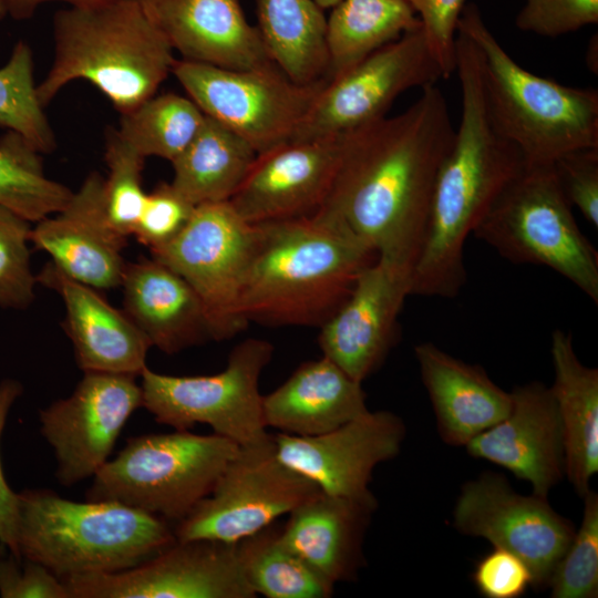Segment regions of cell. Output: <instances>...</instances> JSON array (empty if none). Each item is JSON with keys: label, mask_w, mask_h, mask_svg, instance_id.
Returning <instances> with one entry per match:
<instances>
[{"label": "cell", "mask_w": 598, "mask_h": 598, "mask_svg": "<svg viewBox=\"0 0 598 598\" xmlns=\"http://www.w3.org/2000/svg\"><path fill=\"white\" fill-rule=\"evenodd\" d=\"M257 17L270 59L291 81L328 80L327 19L315 0H257Z\"/></svg>", "instance_id": "cell-30"}, {"label": "cell", "mask_w": 598, "mask_h": 598, "mask_svg": "<svg viewBox=\"0 0 598 598\" xmlns=\"http://www.w3.org/2000/svg\"><path fill=\"white\" fill-rule=\"evenodd\" d=\"M421 25L406 0H341L327 19L328 80Z\"/></svg>", "instance_id": "cell-31"}, {"label": "cell", "mask_w": 598, "mask_h": 598, "mask_svg": "<svg viewBox=\"0 0 598 598\" xmlns=\"http://www.w3.org/2000/svg\"><path fill=\"white\" fill-rule=\"evenodd\" d=\"M598 23V0H525L515 18L516 27L555 38Z\"/></svg>", "instance_id": "cell-40"}, {"label": "cell", "mask_w": 598, "mask_h": 598, "mask_svg": "<svg viewBox=\"0 0 598 598\" xmlns=\"http://www.w3.org/2000/svg\"><path fill=\"white\" fill-rule=\"evenodd\" d=\"M120 287L124 312L152 347L175 354L212 340L198 295L165 264L153 257L127 262Z\"/></svg>", "instance_id": "cell-25"}, {"label": "cell", "mask_w": 598, "mask_h": 598, "mask_svg": "<svg viewBox=\"0 0 598 598\" xmlns=\"http://www.w3.org/2000/svg\"><path fill=\"white\" fill-rule=\"evenodd\" d=\"M341 0H315V2L322 9L333 8Z\"/></svg>", "instance_id": "cell-47"}, {"label": "cell", "mask_w": 598, "mask_h": 598, "mask_svg": "<svg viewBox=\"0 0 598 598\" xmlns=\"http://www.w3.org/2000/svg\"><path fill=\"white\" fill-rule=\"evenodd\" d=\"M412 267L380 257L359 275L341 307L320 327L322 355L363 382L395 343L398 317L411 295Z\"/></svg>", "instance_id": "cell-17"}, {"label": "cell", "mask_w": 598, "mask_h": 598, "mask_svg": "<svg viewBox=\"0 0 598 598\" xmlns=\"http://www.w3.org/2000/svg\"><path fill=\"white\" fill-rule=\"evenodd\" d=\"M443 79L422 25L329 81L290 142L350 134L383 117L403 92Z\"/></svg>", "instance_id": "cell-13"}, {"label": "cell", "mask_w": 598, "mask_h": 598, "mask_svg": "<svg viewBox=\"0 0 598 598\" xmlns=\"http://www.w3.org/2000/svg\"><path fill=\"white\" fill-rule=\"evenodd\" d=\"M514 264L547 267L598 302V252L579 229L551 163H526L472 234Z\"/></svg>", "instance_id": "cell-7"}, {"label": "cell", "mask_w": 598, "mask_h": 598, "mask_svg": "<svg viewBox=\"0 0 598 598\" xmlns=\"http://www.w3.org/2000/svg\"><path fill=\"white\" fill-rule=\"evenodd\" d=\"M30 221L0 206V306L25 309L34 300L30 264Z\"/></svg>", "instance_id": "cell-38"}, {"label": "cell", "mask_w": 598, "mask_h": 598, "mask_svg": "<svg viewBox=\"0 0 598 598\" xmlns=\"http://www.w3.org/2000/svg\"><path fill=\"white\" fill-rule=\"evenodd\" d=\"M462 111L453 143L442 162L411 295L454 298L466 281L464 246L525 159L493 123L484 99L480 55L473 41L456 35V70Z\"/></svg>", "instance_id": "cell-2"}, {"label": "cell", "mask_w": 598, "mask_h": 598, "mask_svg": "<svg viewBox=\"0 0 598 598\" xmlns=\"http://www.w3.org/2000/svg\"><path fill=\"white\" fill-rule=\"evenodd\" d=\"M172 73L205 115L236 132L257 154L290 142L329 82L298 84L276 64L233 70L183 59L175 60Z\"/></svg>", "instance_id": "cell-10"}, {"label": "cell", "mask_w": 598, "mask_h": 598, "mask_svg": "<svg viewBox=\"0 0 598 598\" xmlns=\"http://www.w3.org/2000/svg\"><path fill=\"white\" fill-rule=\"evenodd\" d=\"M258 154L233 130L205 115L189 145L172 162L171 184L192 204L228 202Z\"/></svg>", "instance_id": "cell-29"}, {"label": "cell", "mask_w": 598, "mask_h": 598, "mask_svg": "<svg viewBox=\"0 0 598 598\" xmlns=\"http://www.w3.org/2000/svg\"><path fill=\"white\" fill-rule=\"evenodd\" d=\"M344 140L288 142L258 154L229 203L251 225L315 214L329 195Z\"/></svg>", "instance_id": "cell-19"}, {"label": "cell", "mask_w": 598, "mask_h": 598, "mask_svg": "<svg viewBox=\"0 0 598 598\" xmlns=\"http://www.w3.org/2000/svg\"><path fill=\"white\" fill-rule=\"evenodd\" d=\"M454 133L443 92L436 84L423 87L401 114L346 135L320 209L342 219L378 256L413 270Z\"/></svg>", "instance_id": "cell-1"}, {"label": "cell", "mask_w": 598, "mask_h": 598, "mask_svg": "<svg viewBox=\"0 0 598 598\" xmlns=\"http://www.w3.org/2000/svg\"><path fill=\"white\" fill-rule=\"evenodd\" d=\"M144 161L145 157L125 142L117 130L107 131L104 209L111 228L125 239L133 235L147 194L142 186Z\"/></svg>", "instance_id": "cell-36"}, {"label": "cell", "mask_w": 598, "mask_h": 598, "mask_svg": "<svg viewBox=\"0 0 598 598\" xmlns=\"http://www.w3.org/2000/svg\"><path fill=\"white\" fill-rule=\"evenodd\" d=\"M322 492L277 455L274 435L239 446L212 492L173 529L176 540L228 544L257 533Z\"/></svg>", "instance_id": "cell-11"}, {"label": "cell", "mask_w": 598, "mask_h": 598, "mask_svg": "<svg viewBox=\"0 0 598 598\" xmlns=\"http://www.w3.org/2000/svg\"><path fill=\"white\" fill-rule=\"evenodd\" d=\"M6 12L17 20L30 18L35 9L48 1H63L70 7H93L112 0H0Z\"/></svg>", "instance_id": "cell-46"}, {"label": "cell", "mask_w": 598, "mask_h": 598, "mask_svg": "<svg viewBox=\"0 0 598 598\" xmlns=\"http://www.w3.org/2000/svg\"><path fill=\"white\" fill-rule=\"evenodd\" d=\"M255 225L228 202L196 205L184 229L151 257L182 276L206 311L212 340H227L248 322L239 312V296L252 255Z\"/></svg>", "instance_id": "cell-12"}, {"label": "cell", "mask_w": 598, "mask_h": 598, "mask_svg": "<svg viewBox=\"0 0 598 598\" xmlns=\"http://www.w3.org/2000/svg\"><path fill=\"white\" fill-rule=\"evenodd\" d=\"M14 556L0 558V596L3 598H70L63 581L39 563Z\"/></svg>", "instance_id": "cell-44"}, {"label": "cell", "mask_w": 598, "mask_h": 598, "mask_svg": "<svg viewBox=\"0 0 598 598\" xmlns=\"http://www.w3.org/2000/svg\"><path fill=\"white\" fill-rule=\"evenodd\" d=\"M472 579L486 598H517L533 587L527 565L515 554L498 547L477 561Z\"/></svg>", "instance_id": "cell-43"}, {"label": "cell", "mask_w": 598, "mask_h": 598, "mask_svg": "<svg viewBox=\"0 0 598 598\" xmlns=\"http://www.w3.org/2000/svg\"><path fill=\"white\" fill-rule=\"evenodd\" d=\"M557 182L571 207L598 228V147L580 148L551 162Z\"/></svg>", "instance_id": "cell-41"}, {"label": "cell", "mask_w": 598, "mask_h": 598, "mask_svg": "<svg viewBox=\"0 0 598 598\" xmlns=\"http://www.w3.org/2000/svg\"><path fill=\"white\" fill-rule=\"evenodd\" d=\"M40 155L13 132L0 140V206L30 223L60 212L73 195L44 175Z\"/></svg>", "instance_id": "cell-34"}, {"label": "cell", "mask_w": 598, "mask_h": 598, "mask_svg": "<svg viewBox=\"0 0 598 598\" xmlns=\"http://www.w3.org/2000/svg\"><path fill=\"white\" fill-rule=\"evenodd\" d=\"M244 576L267 598H328L334 585L318 574L282 538L275 523L236 543Z\"/></svg>", "instance_id": "cell-32"}, {"label": "cell", "mask_w": 598, "mask_h": 598, "mask_svg": "<svg viewBox=\"0 0 598 598\" xmlns=\"http://www.w3.org/2000/svg\"><path fill=\"white\" fill-rule=\"evenodd\" d=\"M130 374L84 372L74 391L40 411L41 433L56 461L55 477L72 486L93 477L109 461L142 388Z\"/></svg>", "instance_id": "cell-16"}, {"label": "cell", "mask_w": 598, "mask_h": 598, "mask_svg": "<svg viewBox=\"0 0 598 598\" xmlns=\"http://www.w3.org/2000/svg\"><path fill=\"white\" fill-rule=\"evenodd\" d=\"M272 355L269 341L249 338L230 351L227 365L215 374L177 377L146 367L140 375L142 406L175 430L202 423L239 446L260 443L270 434L262 416L259 379Z\"/></svg>", "instance_id": "cell-9"}, {"label": "cell", "mask_w": 598, "mask_h": 598, "mask_svg": "<svg viewBox=\"0 0 598 598\" xmlns=\"http://www.w3.org/2000/svg\"><path fill=\"white\" fill-rule=\"evenodd\" d=\"M195 207L171 183H159L146 194L132 236L150 251L158 249L184 229Z\"/></svg>", "instance_id": "cell-39"}, {"label": "cell", "mask_w": 598, "mask_h": 598, "mask_svg": "<svg viewBox=\"0 0 598 598\" xmlns=\"http://www.w3.org/2000/svg\"><path fill=\"white\" fill-rule=\"evenodd\" d=\"M505 419L473 437L467 453L497 464L527 481L535 495L547 498L565 473L564 437L550 389L533 381L511 392Z\"/></svg>", "instance_id": "cell-20"}, {"label": "cell", "mask_w": 598, "mask_h": 598, "mask_svg": "<svg viewBox=\"0 0 598 598\" xmlns=\"http://www.w3.org/2000/svg\"><path fill=\"white\" fill-rule=\"evenodd\" d=\"M255 228L238 306L248 323L320 328L378 258L342 219L324 209Z\"/></svg>", "instance_id": "cell-3"}, {"label": "cell", "mask_w": 598, "mask_h": 598, "mask_svg": "<svg viewBox=\"0 0 598 598\" xmlns=\"http://www.w3.org/2000/svg\"><path fill=\"white\" fill-rule=\"evenodd\" d=\"M70 598H255L236 544L175 540L125 570L62 580Z\"/></svg>", "instance_id": "cell-15"}, {"label": "cell", "mask_w": 598, "mask_h": 598, "mask_svg": "<svg viewBox=\"0 0 598 598\" xmlns=\"http://www.w3.org/2000/svg\"><path fill=\"white\" fill-rule=\"evenodd\" d=\"M175 540L165 519L118 502H73L48 489L18 494L20 557L61 580L130 569Z\"/></svg>", "instance_id": "cell-5"}, {"label": "cell", "mask_w": 598, "mask_h": 598, "mask_svg": "<svg viewBox=\"0 0 598 598\" xmlns=\"http://www.w3.org/2000/svg\"><path fill=\"white\" fill-rule=\"evenodd\" d=\"M554 383L549 388L559 414L565 453V473L580 496L598 472V370L584 365L576 355L569 332L551 333Z\"/></svg>", "instance_id": "cell-28"}, {"label": "cell", "mask_w": 598, "mask_h": 598, "mask_svg": "<svg viewBox=\"0 0 598 598\" xmlns=\"http://www.w3.org/2000/svg\"><path fill=\"white\" fill-rule=\"evenodd\" d=\"M405 425L390 411H368L315 436L274 435L278 457L326 494L364 497L374 467L400 453Z\"/></svg>", "instance_id": "cell-18"}, {"label": "cell", "mask_w": 598, "mask_h": 598, "mask_svg": "<svg viewBox=\"0 0 598 598\" xmlns=\"http://www.w3.org/2000/svg\"><path fill=\"white\" fill-rule=\"evenodd\" d=\"M120 136L145 158L157 156L171 163L189 145L205 114L189 97L175 93L153 95L120 114Z\"/></svg>", "instance_id": "cell-33"}, {"label": "cell", "mask_w": 598, "mask_h": 598, "mask_svg": "<svg viewBox=\"0 0 598 598\" xmlns=\"http://www.w3.org/2000/svg\"><path fill=\"white\" fill-rule=\"evenodd\" d=\"M158 32L183 60L233 70L275 64L239 0H140Z\"/></svg>", "instance_id": "cell-22"}, {"label": "cell", "mask_w": 598, "mask_h": 598, "mask_svg": "<svg viewBox=\"0 0 598 598\" xmlns=\"http://www.w3.org/2000/svg\"><path fill=\"white\" fill-rule=\"evenodd\" d=\"M453 525L462 534L483 537L518 556L529 568L536 589L548 587L576 532L545 497L520 495L502 474L492 472L463 485Z\"/></svg>", "instance_id": "cell-14"}, {"label": "cell", "mask_w": 598, "mask_h": 598, "mask_svg": "<svg viewBox=\"0 0 598 598\" xmlns=\"http://www.w3.org/2000/svg\"><path fill=\"white\" fill-rule=\"evenodd\" d=\"M239 445L188 430L134 436L93 476L86 501H113L181 520L215 486Z\"/></svg>", "instance_id": "cell-8"}, {"label": "cell", "mask_w": 598, "mask_h": 598, "mask_svg": "<svg viewBox=\"0 0 598 598\" xmlns=\"http://www.w3.org/2000/svg\"><path fill=\"white\" fill-rule=\"evenodd\" d=\"M53 63L37 85L43 107L63 86L82 79L126 113L155 95L176 60L140 0L61 9L53 18Z\"/></svg>", "instance_id": "cell-4"}, {"label": "cell", "mask_w": 598, "mask_h": 598, "mask_svg": "<svg viewBox=\"0 0 598 598\" xmlns=\"http://www.w3.org/2000/svg\"><path fill=\"white\" fill-rule=\"evenodd\" d=\"M35 277L61 297L63 328L83 372L141 375L152 346L124 310L109 303L100 290L64 275L52 261Z\"/></svg>", "instance_id": "cell-23"}, {"label": "cell", "mask_w": 598, "mask_h": 598, "mask_svg": "<svg viewBox=\"0 0 598 598\" xmlns=\"http://www.w3.org/2000/svg\"><path fill=\"white\" fill-rule=\"evenodd\" d=\"M421 20L427 47L443 79L456 70V34L466 0H406Z\"/></svg>", "instance_id": "cell-42"}, {"label": "cell", "mask_w": 598, "mask_h": 598, "mask_svg": "<svg viewBox=\"0 0 598 598\" xmlns=\"http://www.w3.org/2000/svg\"><path fill=\"white\" fill-rule=\"evenodd\" d=\"M377 507L373 494L344 497L320 492L288 514L281 536L332 585L352 581L364 563V535Z\"/></svg>", "instance_id": "cell-24"}, {"label": "cell", "mask_w": 598, "mask_h": 598, "mask_svg": "<svg viewBox=\"0 0 598 598\" xmlns=\"http://www.w3.org/2000/svg\"><path fill=\"white\" fill-rule=\"evenodd\" d=\"M362 383L326 357L301 363L262 396L266 426L297 436L330 432L369 410Z\"/></svg>", "instance_id": "cell-27"}, {"label": "cell", "mask_w": 598, "mask_h": 598, "mask_svg": "<svg viewBox=\"0 0 598 598\" xmlns=\"http://www.w3.org/2000/svg\"><path fill=\"white\" fill-rule=\"evenodd\" d=\"M457 31L480 55L489 116L526 163H551L568 152L598 147V92L534 74L505 51L474 3L464 7Z\"/></svg>", "instance_id": "cell-6"}, {"label": "cell", "mask_w": 598, "mask_h": 598, "mask_svg": "<svg viewBox=\"0 0 598 598\" xmlns=\"http://www.w3.org/2000/svg\"><path fill=\"white\" fill-rule=\"evenodd\" d=\"M4 17H6V12H4L3 7H2V4H1V1H0V20H1L2 18H4Z\"/></svg>", "instance_id": "cell-48"}, {"label": "cell", "mask_w": 598, "mask_h": 598, "mask_svg": "<svg viewBox=\"0 0 598 598\" xmlns=\"http://www.w3.org/2000/svg\"><path fill=\"white\" fill-rule=\"evenodd\" d=\"M582 519L548 582L553 598L598 596V495H585Z\"/></svg>", "instance_id": "cell-37"}, {"label": "cell", "mask_w": 598, "mask_h": 598, "mask_svg": "<svg viewBox=\"0 0 598 598\" xmlns=\"http://www.w3.org/2000/svg\"><path fill=\"white\" fill-rule=\"evenodd\" d=\"M22 386L14 380H4L0 383V436L8 412L21 394ZM18 527V494L13 493L6 482L0 463V543L11 555L21 559L17 544Z\"/></svg>", "instance_id": "cell-45"}, {"label": "cell", "mask_w": 598, "mask_h": 598, "mask_svg": "<svg viewBox=\"0 0 598 598\" xmlns=\"http://www.w3.org/2000/svg\"><path fill=\"white\" fill-rule=\"evenodd\" d=\"M103 183L90 173L69 203L31 228L30 241L51 256V261L71 279L100 291L121 286L127 239L110 226L103 200Z\"/></svg>", "instance_id": "cell-21"}, {"label": "cell", "mask_w": 598, "mask_h": 598, "mask_svg": "<svg viewBox=\"0 0 598 598\" xmlns=\"http://www.w3.org/2000/svg\"><path fill=\"white\" fill-rule=\"evenodd\" d=\"M0 126L21 136L39 154L56 147L54 133L37 94L30 47L19 41L0 68Z\"/></svg>", "instance_id": "cell-35"}, {"label": "cell", "mask_w": 598, "mask_h": 598, "mask_svg": "<svg viewBox=\"0 0 598 598\" xmlns=\"http://www.w3.org/2000/svg\"><path fill=\"white\" fill-rule=\"evenodd\" d=\"M414 354L445 443L466 445L509 413L511 392L495 384L481 365L458 360L431 342L415 346Z\"/></svg>", "instance_id": "cell-26"}]
</instances>
